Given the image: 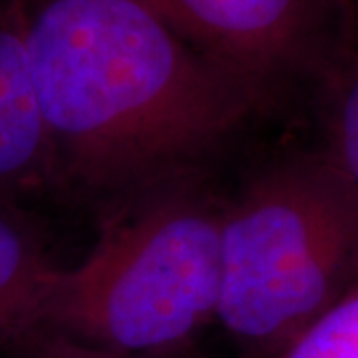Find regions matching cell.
Here are the masks:
<instances>
[{
  "mask_svg": "<svg viewBox=\"0 0 358 358\" xmlns=\"http://www.w3.org/2000/svg\"><path fill=\"white\" fill-rule=\"evenodd\" d=\"M215 320L277 358L358 282V189L319 143L275 155L221 217Z\"/></svg>",
  "mask_w": 358,
  "mask_h": 358,
  "instance_id": "3957f363",
  "label": "cell"
},
{
  "mask_svg": "<svg viewBox=\"0 0 358 358\" xmlns=\"http://www.w3.org/2000/svg\"><path fill=\"white\" fill-rule=\"evenodd\" d=\"M4 346L14 348L16 352H20L24 358H98L86 357V355H78V352H70V350H62V348H58V346L44 345V343H38V341H26V338L13 341V343H8V345Z\"/></svg>",
  "mask_w": 358,
  "mask_h": 358,
  "instance_id": "9c48e42d",
  "label": "cell"
},
{
  "mask_svg": "<svg viewBox=\"0 0 358 358\" xmlns=\"http://www.w3.org/2000/svg\"><path fill=\"white\" fill-rule=\"evenodd\" d=\"M54 187L52 152L40 114L16 0H0V199Z\"/></svg>",
  "mask_w": 358,
  "mask_h": 358,
  "instance_id": "5b68a950",
  "label": "cell"
},
{
  "mask_svg": "<svg viewBox=\"0 0 358 358\" xmlns=\"http://www.w3.org/2000/svg\"><path fill=\"white\" fill-rule=\"evenodd\" d=\"M221 217L197 171L110 201L92 251L58 267L14 341L98 358L187 352L217 313Z\"/></svg>",
  "mask_w": 358,
  "mask_h": 358,
  "instance_id": "7a4b0ae2",
  "label": "cell"
},
{
  "mask_svg": "<svg viewBox=\"0 0 358 358\" xmlns=\"http://www.w3.org/2000/svg\"><path fill=\"white\" fill-rule=\"evenodd\" d=\"M167 358H199V357H193L192 352L187 350V352H181V355H173V357H167Z\"/></svg>",
  "mask_w": 358,
  "mask_h": 358,
  "instance_id": "8fae6325",
  "label": "cell"
},
{
  "mask_svg": "<svg viewBox=\"0 0 358 358\" xmlns=\"http://www.w3.org/2000/svg\"><path fill=\"white\" fill-rule=\"evenodd\" d=\"M346 20V32L358 30V0H341Z\"/></svg>",
  "mask_w": 358,
  "mask_h": 358,
  "instance_id": "30bf717a",
  "label": "cell"
},
{
  "mask_svg": "<svg viewBox=\"0 0 358 358\" xmlns=\"http://www.w3.org/2000/svg\"><path fill=\"white\" fill-rule=\"evenodd\" d=\"M171 28L255 90L268 112L310 117L346 38L341 0H148Z\"/></svg>",
  "mask_w": 358,
  "mask_h": 358,
  "instance_id": "277c9868",
  "label": "cell"
},
{
  "mask_svg": "<svg viewBox=\"0 0 358 358\" xmlns=\"http://www.w3.org/2000/svg\"><path fill=\"white\" fill-rule=\"evenodd\" d=\"M54 187L114 201L197 171L253 114L255 90L148 0H16Z\"/></svg>",
  "mask_w": 358,
  "mask_h": 358,
  "instance_id": "6da1fadb",
  "label": "cell"
},
{
  "mask_svg": "<svg viewBox=\"0 0 358 358\" xmlns=\"http://www.w3.org/2000/svg\"><path fill=\"white\" fill-rule=\"evenodd\" d=\"M277 358H358V282Z\"/></svg>",
  "mask_w": 358,
  "mask_h": 358,
  "instance_id": "ba28073f",
  "label": "cell"
},
{
  "mask_svg": "<svg viewBox=\"0 0 358 358\" xmlns=\"http://www.w3.org/2000/svg\"><path fill=\"white\" fill-rule=\"evenodd\" d=\"M310 117L317 143L358 189V30L346 32Z\"/></svg>",
  "mask_w": 358,
  "mask_h": 358,
  "instance_id": "52a82bcc",
  "label": "cell"
},
{
  "mask_svg": "<svg viewBox=\"0 0 358 358\" xmlns=\"http://www.w3.org/2000/svg\"><path fill=\"white\" fill-rule=\"evenodd\" d=\"M56 271L36 223L0 199V346L24 331Z\"/></svg>",
  "mask_w": 358,
  "mask_h": 358,
  "instance_id": "8992f818",
  "label": "cell"
}]
</instances>
